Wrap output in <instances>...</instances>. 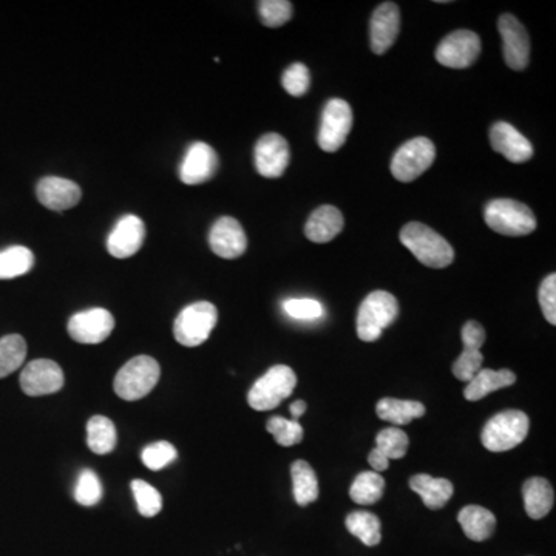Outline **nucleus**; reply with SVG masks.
Here are the masks:
<instances>
[{"label":"nucleus","mask_w":556,"mask_h":556,"mask_svg":"<svg viewBox=\"0 0 556 556\" xmlns=\"http://www.w3.org/2000/svg\"><path fill=\"white\" fill-rule=\"evenodd\" d=\"M255 167L265 178H280L291 160L289 144L278 133H266L258 139L254 150Z\"/></svg>","instance_id":"14"},{"label":"nucleus","mask_w":556,"mask_h":556,"mask_svg":"<svg viewBox=\"0 0 556 556\" xmlns=\"http://www.w3.org/2000/svg\"><path fill=\"white\" fill-rule=\"evenodd\" d=\"M401 30V11L394 2H385L374 10L371 17V48L376 55H384L396 42Z\"/></svg>","instance_id":"19"},{"label":"nucleus","mask_w":556,"mask_h":556,"mask_svg":"<svg viewBox=\"0 0 556 556\" xmlns=\"http://www.w3.org/2000/svg\"><path fill=\"white\" fill-rule=\"evenodd\" d=\"M399 316V303L387 291H374L363 300L357 314V336L363 342H376L382 331Z\"/></svg>","instance_id":"3"},{"label":"nucleus","mask_w":556,"mask_h":556,"mask_svg":"<svg viewBox=\"0 0 556 556\" xmlns=\"http://www.w3.org/2000/svg\"><path fill=\"white\" fill-rule=\"evenodd\" d=\"M283 309L292 319L312 322L322 319L325 314L322 303L312 299H289L283 303Z\"/></svg>","instance_id":"41"},{"label":"nucleus","mask_w":556,"mask_h":556,"mask_svg":"<svg viewBox=\"0 0 556 556\" xmlns=\"http://www.w3.org/2000/svg\"><path fill=\"white\" fill-rule=\"evenodd\" d=\"M461 336L464 351L453 363V374L462 382H470L482 370L484 357H482L481 348L487 336H485L484 326L475 320L465 323Z\"/></svg>","instance_id":"15"},{"label":"nucleus","mask_w":556,"mask_h":556,"mask_svg":"<svg viewBox=\"0 0 556 556\" xmlns=\"http://www.w3.org/2000/svg\"><path fill=\"white\" fill-rule=\"evenodd\" d=\"M376 413L382 421L390 422L396 427H404L414 419H421L425 414V407L421 402L385 397L382 401L377 402Z\"/></svg>","instance_id":"27"},{"label":"nucleus","mask_w":556,"mask_h":556,"mask_svg":"<svg viewBox=\"0 0 556 556\" xmlns=\"http://www.w3.org/2000/svg\"><path fill=\"white\" fill-rule=\"evenodd\" d=\"M146 238V224L136 215H124L119 218L115 228L107 238V251L115 258L133 257L143 248Z\"/></svg>","instance_id":"16"},{"label":"nucleus","mask_w":556,"mask_h":556,"mask_svg":"<svg viewBox=\"0 0 556 556\" xmlns=\"http://www.w3.org/2000/svg\"><path fill=\"white\" fill-rule=\"evenodd\" d=\"M458 521L468 540L476 543L489 540L496 529L495 515L481 506L464 507L459 512Z\"/></svg>","instance_id":"26"},{"label":"nucleus","mask_w":556,"mask_h":556,"mask_svg":"<svg viewBox=\"0 0 556 556\" xmlns=\"http://www.w3.org/2000/svg\"><path fill=\"white\" fill-rule=\"evenodd\" d=\"M490 143L493 150L506 156L510 163H526L533 156V146L529 139L521 135L512 124L504 121L493 124L490 129Z\"/></svg>","instance_id":"21"},{"label":"nucleus","mask_w":556,"mask_h":556,"mask_svg":"<svg viewBox=\"0 0 556 556\" xmlns=\"http://www.w3.org/2000/svg\"><path fill=\"white\" fill-rule=\"evenodd\" d=\"M295 385L297 376L294 371L286 365H275L249 391V405L257 411L274 410L294 393Z\"/></svg>","instance_id":"7"},{"label":"nucleus","mask_w":556,"mask_h":556,"mask_svg":"<svg viewBox=\"0 0 556 556\" xmlns=\"http://www.w3.org/2000/svg\"><path fill=\"white\" fill-rule=\"evenodd\" d=\"M218 155L209 144H192L180 166V180L189 186L206 183L217 173Z\"/></svg>","instance_id":"18"},{"label":"nucleus","mask_w":556,"mask_h":556,"mask_svg":"<svg viewBox=\"0 0 556 556\" xmlns=\"http://www.w3.org/2000/svg\"><path fill=\"white\" fill-rule=\"evenodd\" d=\"M485 223L496 234L523 237L536 229V218L530 207L507 198L490 201L485 206Z\"/></svg>","instance_id":"4"},{"label":"nucleus","mask_w":556,"mask_h":556,"mask_svg":"<svg viewBox=\"0 0 556 556\" xmlns=\"http://www.w3.org/2000/svg\"><path fill=\"white\" fill-rule=\"evenodd\" d=\"M408 441L407 433L401 428H385L380 431L376 438V448L387 456L388 459H401L407 455Z\"/></svg>","instance_id":"34"},{"label":"nucleus","mask_w":556,"mask_h":556,"mask_svg":"<svg viewBox=\"0 0 556 556\" xmlns=\"http://www.w3.org/2000/svg\"><path fill=\"white\" fill-rule=\"evenodd\" d=\"M516 382V374L510 370H484L482 368L464 390V397L467 401L478 402L485 396L501 390V388L512 387Z\"/></svg>","instance_id":"24"},{"label":"nucleus","mask_w":556,"mask_h":556,"mask_svg":"<svg viewBox=\"0 0 556 556\" xmlns=\"http://www.w3.org/2000/svg\"><path fill=\"white\" fill-rule=\"evenodd\" d=\"M132 492L139 513L146 518H153L163 509V498H161L160 492L146 481H141V479L133 481Z\"/></svg>","instance_id":"35"},{"label":"nucleus","mask_w":556,"mask_h":556,"mask_svg":"<svg viewBox=\"0 0 556 556\" xmlns=\"http://www.w3.org/2000/svg\"><path fill=\"white\" fill-rule=\"evenodd\" d=\"M343 215L337 207L320 206L306 221L305 235L312 243H328L334 240L343 229Z\"/></svg>","instance_id":"22"},{"label":"nucleus","mask_w":556,"mask_h":556,"mask_svg":"<svg viewBox=\"0 0 556 556\" xmlns=\"http://www.w3.org/2000/svg\"><path fill=\"white\" fill-rule=\"evenodd\" d=\"M118 434L109 417L93 416L87 424V445L96 455H109L116 448Z\"/></svg>","instance_id":"29"},{"label":"nucleus","mask_w":556,"mask_h":556,"mask_svg":"<svg viewBox=\"0 0 556 556\" xmlns=\"http://www.w3.org/2000/svg\"><path fill=\"white\" fill-rule=\"evenodd\" d=\"M64 382L61 367L48 359L33 360L21 374L22 391L31 397L58 393L64 387Z\"/></svg>","instance_id":"13"},{"label":"nucleus","mask_w":556,"mask_h":556,"mask_svg":"<svg viewBox=\"0 0 556 556\" xmlns=\"http://www.w3.org/2000/svg\"><path fill=\"white\" fill-rule=\"evenodd\" d=\"M113 329H115V317L104 308L78 312L68 322L70 337L84 345L104 342L112 334Z\"/></svg>","instance_id":"11"},{"label":"nucleus","mask_w":556,"mask_h":556,"mask_svg":"<svg viewBox=\"0 0 556 556\" xmlns=\"http://www.w3.org/2000/svg\"><path fill=\"white\" fill-rule=\"evenodd\" d=\"M262 24L269 28H277L291 21L292 4L288 0H263L258 4Z\"/></svg>","instance_id":"38"},{"label":"nucleus","mask_w":556,"mask_h":556,"mask_svg":"<svg viewBox=\"0 0 556 556\" xmlns=\"http://www.w3.org/2000/svg\"><path fill=\"white\" fill-rule=\"evenodd\" d=\"M541 309H543L544 317L550 325H556V275L550 274L544 278L540 286Z\"/></svg>","instance_id":"42"},{"label":"nucleus","mask_w":556,"mask_h":556,"mask_svg":"<svg viewBox=\"0 0 556 556\" xmlns=\"http://www.w3.org/2000/svg\"><path fill=\"white\" fill-rule=\"evenodd\" d=\"M529 427V416L523 411H502L485 424L481 434L482 445L492 453L513 450L526 441Z\"/></svg>","instance_id":"2"},{"label":"nucleus","mask_w":556,"mask_h":556,"mask_svg":"<svg viewBox=\"0 0 556 556\" xmlns=\"http://www.w3.org/2000/svg\"><path fill=\"white\" fill-rule=\"evenodd\" d=\"M499 33L504 42V59L516 72H523L529 65L530 39L526 28L512 14H502L498 19Z\"/></svg>","instance_id":"12"},{"label":"nucleus","mask_w":556,"mask_h":556,"mask_svg":"<svg viewBox=\"0 0 556 556\" xmlns=\"http://www.w3.org/2000/svg\"><path fill=\"white\" fill-rule=\"evenodd\" d=\"M411 490L421 496L424 506L430 510H439L447 506L455 487L448 479L433 478L430 475H416L410 481Z\"/></svg>","instance_id":"23"},{"label":"nucleus","mask_w":556,"mask_h":556,"mask_svg":"<svg viewBox=\"0 0 556 556\" xmlns=\"http://www.w3.org/2000/svg\"><path fill=\"white\" fill-rule=\"evenodd\" d=\"M282 84L283 89L291 96L299 98V96L306 95L309 85H311V73H309L308 67L300 62L289 65L286 72L283 73Z\"/></svg>","instance_id":"40"},{"label":"nucleus","mask_w":556,"mask_h":556,"mask_svg":"<svg viewBox=\"0 0 556 556\" xmlns=\"http://www.w3.org/2000/svg\"><path fill=\"white\" fill-rule=\"evenodd\" d=\"M39 203L50 211L64 212L81 201L82 192L72 180L59 177L42 178L36 187Z\"/></svg>","instance_id":"20"},{"label":"nucleus","mask_w":556,"mask_h":556,"mask_svg":"<svg viewBox=\"0 0 556 556\" xmlns=\"http://www.w3.org/2000/svg\"><path fill=\"white\" fill-rule=\"evenodd\" d=\"M368 462H370L371 467H373L376 473L385 472V470H388V467H390V459L382 455L377 448L371 450L370 456H368Z\"/></svg>","instance_id":"43"},{"label":"nucleus","mask_w":556,"mask_h":556,"mask_svg":"<svg viewBox=\"0 0 556 556\" xmlns=\"http://www.w3.org/2000/svg\"><path fill=\"white\" fill-rule=\"evenodd\" d=\"M160 374V363L153 357L138 356L118 371L113 388L124 401H139L156 387Z\"/></svg>","instance_id":"5"},{"label":"nucleus","mask_w":556,"mask_h":556,"mask_svg":"<svg viewBox=\"0 0 556 556\" xmlns=\"http://www.w3.org/2000/svg\"><path fill=\"white\" fill-rule=\"evenodd\" d=\"M27 357V342L19 334H10L0 339V379L10 376L24 365Z\"/></svg>","instance_id":"30"},{"label":"nucleus","mask_w":556,"mask_h":556,"mask_svg":"<svg viewBox=\"0 0 556 556\" xmlns=\"http://www.w3.org/2000/svg\"><path fill=\"white\" fill-rule=\"evenodd\" d=\"M292 490L294 499L300 507L308 506L319 498V481L306 461H295L291 467Z\"/></svg>","instance_id":"28"},{"label":"nucleus","mask_w":556,"mask_h":556,"mask_svg":"<svg viewBox=\"0 0 556 556\" xmlns=\"http://www.w3.org/2000/svg\"><path fill=\"white\" fill-rule=\"evenodd\" d=\"M524 509L532 519L549 515L555 502L552 485L544 478H530L523 485Z\"/></svg>","instance_id":"25"},{"label":"nucleus","mask_w":556,"mask_h":556,"mask_svg":"<svg viewBox=\"0 0 556 556\" xmlns=\"http://www.w3.org/2000/svg\"><path fill=\"white\" fill-rule=\"evenodd\" d=\"M289 411H291L292 417H294L292 421H299V417H302L303 414H305L306 404L303 401L294 402V404L291 405V408H289Z\"/></svg>","instance_id":"44"},{"label":"nucleus","mask_w":556,"mask_h":556,"mask_svg":"<svg viewBox=\"0 0 556 556\" xmlns=\"http://www.w3.org/2000/svg\"><path fill=\"white\" fill-rule=\"evenodd\" d=\"M346 529L356 536L365 546L374 547L382 540L380 519L370 512H353L345 521Z\"/></svg>","instance_id":"32"},{"label":"nucleus","mask_w":556,"mask_h":556,"mask_svg":"<svg viewBox=\"0 0 556 556\" xmlns=\"http://www.w3.org/2000/svg\"><path fill=\"white\" fill-rule=\"evenodd\" d=\"M436 160V147L428 138H414L407 141L394 153L391 173L401 183H411L430 169Z\"/></svg>","instance_id":"8"},{"label":"nucleus","mask_w":556,"mask_h":556,"mask_svg":"<svg viewBox=\"0 0 556 556\" xmlns=\"http://www.w3.org/2000/svg\"><path fill=\"white\" fill-rule=\"evenodd\" d=\"M481 55V39L475 31L456 30L436 48V61L448 68L472 67Z\"/></svg>","instance_id":"10"},{"label":"nucleus","mask_w":556,"mask_h":556,"mask_svg":"<svg viewBox=\"0 0 556 556\" xmlns=\"http://www.w3.org/2000/svg\"><path fill=\"white\" fill-rule=\"evenodd\" d=\"M218 322V311L212 303L197 302L186 306L173 325V336L187 348L203 345Z\"/></svg>","instance_id":"6"},{"label":"nucleus","mask_w":556,"mask_h":556,"mask_svg":"<svg viewBox=\"0 0 556 556\" xmlns=\"http://www.w3.org/2000/svg\"><path fill=\"white\" fill-rule=\"evenodd\" d=\"M353 127V110L343 99L334 98L326 102L319 130V146L328 153L337 152Z\"/></svg>","instance_id":"9"},{"label":"nucleus","mask_w":556,"mask_h":556,"mask_svg":"<svg viewBox=\"0 0 556 556\" xmlns=\"http://www.w3.org/2000/svg\"><path fill=\"white\" fill-rule=\"evenodd\" d=\"M402 245L422 263L433 269H444L455 260V251L442 235L425 224L408 223L401 231Z\"/></svg>","instance_id":"1"},{"label":"nucleus","mask_w":556,"mask_h":556,"mask_svg":"<svg viewBox=\"0 0 556 556\" xmlns=\"http://www.w3.org/2000/svg\"><path fill=\"white\" fill-rule=\"evenodd\" d=\"M209 245L218 257L234 260L245 254L248 248V237L243 226L235 218L221 217L212 226Z\"/></svg>","instance_id":"17"},{"label":"nucleus","mask_w":556,"mask_h":556,"mask_svg":"<svg viewBox=\"0 0 556 556\" xmlns=\"http://www.w3.org/2000/svg\"><path fill=\"white\" fill-rule=\"evenodd\" d=\"M178 458L177 448L173 447L170 442L160 441L144 448L141 453L144 465L152 472L163 470L167 465L172 464Z\"/></svg>","instance_id":"39"},{"label":"nucleus","mask_w":556,"mask_h":556,"mask_svg":"<svg viewBox=\"0 0 556 556\" xmlns=\"http://www.w3.org/2000/svg\"><path fill=\"white\" fill-rule=\"evenodd\" d=\"M102 484L93 470H82L75 487V499L81 506H96L102 498Z\"/></svg>","instance_id":"37"},{"label":"nucleus","mask_w":556,"mask_h":556,"mask_svg":"<svg viewBox=\"0 0 556 556\" xmlns=\"http://www.w3.org/2000/svg\"><path fill=\"white\" fill-rule=\"evenodd\" d=\"M385 479L376 472H363L357 476L350 489V496L360 506H371L384 496Z\"/></svg>","instance_id":"33"},{"label":"nucleus","mask_w":556,"mask_h":556,"mask_svg":"<svg viewBox=\"0 0 556 556\" xmlns=\"http://www.w3.org/2000/svg\"><path fill=\"white\" fill-rule=\"evenodd\" d=\"M266 430L274 436L275 442L282 447H292L303 441V427L299 421H289L285 417L275 416L269 419Z\"/></svg>","instance_id":"36"},{"label":"nucleus","mask_w":556,"mask_h":556,"mask_svg":"<svg viewBox=\"0 0 556 556\" xmlns=\"http://www.w3.org/2000/svg\"><path fill=\"white\" fill-rule=\"evenodd\" d=\"M34 255L25 246H11L0 251V280H11L31 271Z\"/></svg>","instance_id":"31"}]
</instances>
